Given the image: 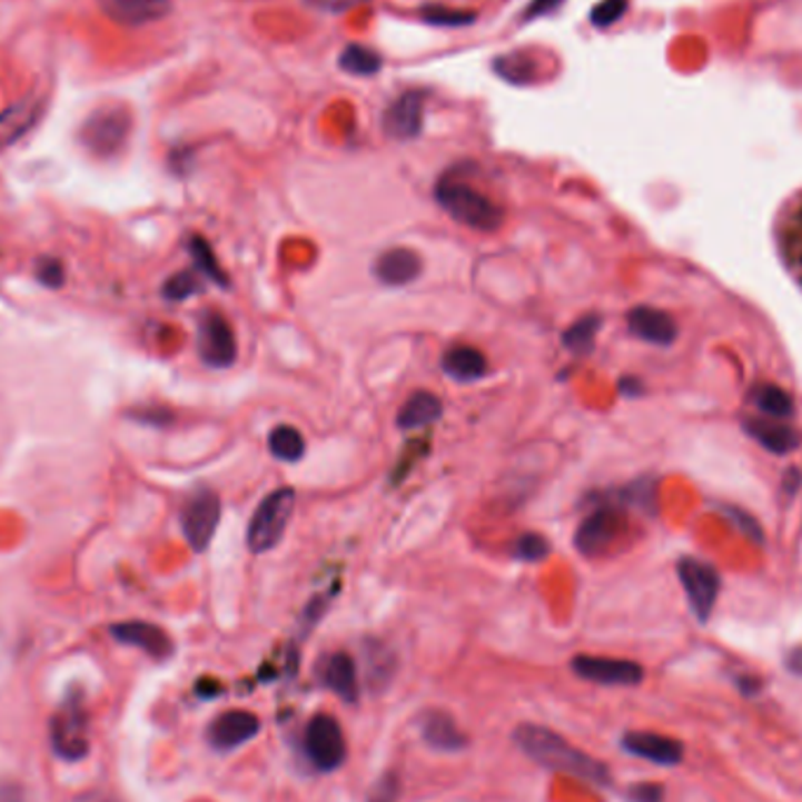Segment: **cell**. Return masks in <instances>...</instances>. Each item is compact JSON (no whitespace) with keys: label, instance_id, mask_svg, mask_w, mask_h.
<instances>
[{"label":"cell","instance_id":"cell-21","mask_svg":"<svg viewBox=\"0 0 802 802\" xmlns=\"http://www.w3.org/2000/svg\"><path fill=\"white\" fill-rule=\"evenodd\" d=\"M103 12L127 27L158 21L169 12V0H101Z\"/></svg>","mask_w":802,"mask_h":802},{"label":"cell","instance_id":"cell-18","mask_svg":"<svg viewBox=\"0 0 802 802\" xmlns=\"http://www.w3.org/2000/svg\"><path fill=\"white\" fill-rule=\"evenodd\" d=\"M420 273H423L420 256L414 249L406 247H393L383 251L374 264V275L385 287H406L414 279H418Z\"/></svg>","mask_w":802,"mask_h":802},{"label":"cell","instance_id":"cell-31","mask_svg":"<svg viewBox=\"0 0 802 802\" xmlns=\"http://www.w3.org/2000/svg\"><path fill=\"white\" fill-rule=\"evenodd\" d=\"M366 671H368V681H372L376 687H380L389 679H393L395 657L389 655L380 643H368L366 645Z\"/></svg>","mask_w":802,"mask_h":802},{"label":"cell","instance_id":"cell-37","mask_svg":"<svg viewBox=\"0 0 802 802\" xmlns=\"http://www.w3.org/2000/svg\"><path fill=\"white\" fill-rule=\"evenodd\" d=\"M36 277L40 285H46L48 289H59L63 285V277H67V273H63V266L59 258H40V261L36 264Z\"/></svg>","mask_w":802,"mask_h":802},{"label":"cell","instance_id":"cell-14","mask_svg":"<svg viewBox=\"0 0 802 802\" xmlns=\"http://www.w3.org/2000/svg\"><path fill=\"white\" fill-rule=\"evenodd\" d=\"M111 636L125 645L143 650V653L154 660H169L171 653H175V643H171L169 634L158 624L150 622H118L111 626Z\"/></svg>","mask_w":802,"mask_h":802},{"label":"cell","instance_id":"cell-34","mask_svg":"<svg viewBox=\"0 0 802 802\" xmlns=\"http://www.w3.org/2000/svg\"><path fill=\"white\" fill-rule=\"evenodd\" d=\"M200 291H202V285H200V279L195 277L192 270H181L177 275H171L162 287V296L167 300H186Z\"/></svg>","mask_w":802,"mask_h":802},{"label":"cell","instance_id":"cell-8","mask_svg":"<svg viewBox=\"0 0 802 802\" xmlns=\"http://www.w3.org/2000/svg\"><path fill=\"white\" fill-rule=\"evenodd\" d=\"M198 355L211 368H230L237 362L235 331L219 310H205L198 317Z\"/></svg>","mask_w":802,"mask_h":802},{"label":"cell","instance_id":"cell-25","mask_svg":"<svg viewBox=\"0 0 802 802\" xmlns=\"http://www.w3.org/2000/svg\"><path fill=\"white\" fill-rule=\"evenodd\" d=\"M746 429L751 432L753 439H755L758 444L765 446V448L772 450V453H779V455L791 453V450H795V448L800 446L798 432L791 429V427L784 425V423H776V420H751V423L746 425Z\"/></svg>","mask_w":802,"mask_h":802},{"label":"cell","instance_id":"cell-19","mask_svg":"<svg viewBox=\"0 0 802 802\" xmlns=\"http://www.w3.org/2000/svg\"><path fill=\"white\" fill-rule=\"evenodd\" d=\"M52 746L67 761H78L88 753V732H85V719L78 706L61 709L52 721Z\"/></svg>","mask_w":802,"mask_h":802},{"label":"cell","instance_id":"cell-23","mask_svg":"<svg viewBox=\"0 0 802 802\" xmlns=\"http://www.w3.org/2000/svg\"><path fill=\"white\" fill-rule=\"evenodd\" d=\"M423 740L437 751H463L467 736L446 711H427L420 721Z\"/></svg>","mask_w":802,"mask_h":802},{"label":"cell","instance_id":"cell-20","mask_svg":"<svg viewBox=\"0 0 802 802\" xmlns=\"http://www.w3.org/2000/svg\"><path fill=\"white\" fill-rule=\"evenodd\" d=\"M628 329L641 340L655 343V345H671L676 338V324L664 310L638 306L626 317Z\"/></svg>","mask_w":802,"mask_h":802},{"label":"cell","instance_id":"cell-4","mask_svg":"<svg viewBox=\"0 0 802 802\" xmlns=\"http://www.w3.org/2000/svg\"><path fill=\"white\" fill-rule=\"evenodd\" d=\"M303 753L319 772L338 770L348 758L340 723L329 713H317L303 730Z\"/></svg>","mask_w":802,"mask_h":802},{"label":"cell","instance_id":"cell-1","mask_svg":"<svg viewBox=\"0 0 802 802\" xmlns=\"http://www.w3.org/2000/svg\"><path fill=\"white\" fill-rule=\"evenodd\" d=\"M514 744L522 749L533 763L547 768L558 774H568L582 782L594 784L598 789H605L613 784L611 770L605 763L596 761L590 753L580 751L571 742L563 740V736L545 725L524 723L516 725L512 732Z\"/></svg>","mask_w":802,"mask_h":802},{"label":"cell","instance_id":"cell-26","mask_svg":"<svg viewBox=\"0 0 802 802\" xmlns=\"http://www.w3.org/2000/svg\"><path fill=\"white\" fill-rule=\"evenodd\" d=\"M188 251H190V258H192L195 268H198V273H202L207 279H211L214 285H219L221 289L230 287V277L226 275L224 266L219 264V258H216L211 245L205 240L202 235H190Z\"/></svg>","mask_w":802,"mask_h":802},{"label":"cell","instance_id":"cell-39","mask_svg":"<svg viewBox=\"0 0 802 802\" xmlns=\"http://www.w3.org/2000/svg\"><path fill=\"white\" fill-rule=\"evenodd\" d=\"M132 418H135L137 423H143V425H154V427H165V425H169L171 420H175V416H171V410H167V408H160V406L132 410Z\"/></svg>","mask_w":802,"mask_h":802},{"label":"cell","instance_id":"cell-36","mask_svg":"<svg viewBox=\"0 0 802 802\" xmlns=\"http://www.w3.org/2000/svg\"><path fill=\"white\" fill-rule=\"evenodd\" d=\"M495 71L497 76L507 78L509 82H516V85H524L531 80V67H524V57L516 55V57H503L495 61Z\"/></svg>","mask_w":802,"mask_h":802},{"label":"cell","instance_id":"cell-17","mask_svg":"<svg viewBox=\"0 0 802 802\" xmlns=\"http://www.w3.org/2000/svg\"><path fill=\"white\" fill-rule=\"evenodd\" d=\"M317 679L324 687H329L343 702H357L359 679L357 664L348 653L324 655L317 664Z\"/></svg>","mask_w":802,"mask_h":802},{"label":"cell","instance_id":"cell-30","mask_svg":"<svg viewBox=\"0 0 802 802\" xmlns=\"http://www.w3.org/2000/svg\"><path fill=\"white\" fill-rule=\"evenodd\" d=\"M755 404L761 406L770 418H789L793 414V402L784 393L782 387L776 385H761L753 395Z\"/></svg>","mask_w":802,"mask_h":802},{"label":"cell","instance_id":"cell-16","mask_svg":"<svg viewBox=\"0 0 802 802\" xmlns=\"http://www.w3.org/2000/svg\"><path fill=\"white\" fill-rule=\"evenodd\" d=\"M42 113H46V99H40L38 95H29L10 103L6 111L0 113V150L24 139L40 122Z\"/></svg>","mask_w":802,"mask_h":802},{"label":"cell","instance_id":"cell-44","mask_svg":"<svg viewBox=\"0 0 802 802\" xmlns=\"http://www.w3.org/2000/svg\"><path fill=\"white\" fill-rule=\"evenodd\" d=\"M740 685L744 690V695H755V692L761 690V683H758V681H742Z\"/></svg>","mask_w":802,"mask_h":802},{"label":"cell","instance_id":"cell-42","mask_svg":"<svg viewBox=\"0 0 802 802\" xmlns=\"http://www.w3.org/2000/svg\"><path fill=\"white\" fill-rule=\"evenodd\" d=\"M563 3V0H533L531 8L526 10V19H533V17H539V14H547L552 12L554 8H558Z\"/></svg>","mask_w":802,"mask_h":802},{"label":"cell","instance_id":"cell-33","mask_svg":"<svg viewBox=\"0 0 802 802\" xmlns=\"http://www.w3.org/2000/svg\"><path fill=\"white\" fill-rule=\"evenodd\" d=\"M420 19L425 24L432 27H444V29H453V27H467L476 19L474 12H463V10H450L444 6H425L420 10Z\"/></svg>","mask_w":802,"mask_h":802},{"label":"cell","instance_id":"cell-38","mask_svg":"<svg viewBox=\"0 0 802 802\" xmlns=\"http://www.w3.org/2000/svg\"><path fill=\"white\" fill-rule=\"evenodd\" d=\"M327 605H329V598H327V596H315V598L306 605V611H303V617H300L303 634H310V628L321 620L324 613H327Z\"/></svg>","mask_w":802,"mask_h":802},{"label":"cell","instance_id":"cell-7","mask_svg":"<svg viewBox=\"0 0 802 802\" xmlns=\"http://www.w3.org/2000/svg\"><path fill=\"white\" fill-rule=\"evenodd\" d=\"M626 533V516L615 507H598L584 516L577 526L575 547L582 556L596 558L608 554V549Z\"/></svg>","mask_w":802,"mask_h":802},{"label":"cell","instance_id":"cell-41","mask_svg":"<svg viewBox=\"0 0 802 802\" xmlns=\"http://www.w3.org/2000/svg\"><path fill=\"white\" fill-rule=\"evenodd\" d=\"M306 3H310V6H315L317 10H324V12L340 14V12L355 10L357 6L366 3V0H306Z\"/></svg>","mask_w":802,"mask_h":802},{"label":"cell","instance_id":"cell-40","mask_svg":"<svg viewBox=\"0 0 802 802\" xmlns=\"http://www.w3.org/2000/svg\"><path fill=\"white\" fill-rule=\"evenodd\" d=\"M628 802H664V786L662 784H634L626 791Z\"/></svg>","mask_w":802,"mask_h":802},{"label":"cell","instance_id":"cell-24","mask_svg":"<svg viewBox=\"0 0 802 802\" xmlns=\"http://www.w3.org/2000/svg\"><path fill=\"white\" fill-rule=\"evenodd\" d=\"M444 416V404L442 399L429 393V389H418V393L410 395L397 414V427L404 432L420 429L432 423H437Z\"/></svg>","mask_w":802,"mask_h":802},{"label":"cell","instance_id":"cell-29","mask_svg":"<svg viewBox=\"0 0 802 802\" xmlns=\"http://www.w3.org/2000/svg\"><path fill=\"white\" fill-rule=\"evenodd\" d=\"M338 63L340 69L345 73L350 76H359V78H368V76H376L383 67V59L374 52L368 50L364 46H357V42H353V46L345 48L338 57Z\"/></svg>","mask_w":802,"mask_h":802},{"label":"cell","instance_id":"cell-32","mask_svg":"<svg viewBox=\"0 0 802 802\" xmlns=\"http://www.w3.org/2000/svg\"><path fill=\"white\" fill-rule=\"evenodd\" d=\"M512 554L514 558L518 561H526V563H539L545 561L549 554H552V545L549 539L545 535L539 533H524L518 535L514 547H512Z\"/></svg>","mask_w":802,"mask_h":802},{"label":"cell","instance_id":"cell-3","mask_svg":"<svg viewBox=\"0 0 802 802\" xmlns=\"http://www.w3.org/2000/svg\"><path fill=\"white\" fill-rule=\"evenodd\" d=\"M294 507V488H277L264 497L247 526V547L251 554H266L279 545L291 522Z\"/></svg>","mask_w":802,"mask_h":802},{"label":"cell","instance_id":"cell-22","mask_svg":"<svg viewBox=\"0 0 802 802\" xmlns=\"http://www.w3.org/2000/svg\"><path fill=\"white\" fill-rule=\"evenodd\" d=\"M444 374L458 383H474L482 380L488 372V359L482 350L472 348V345H453L442 355Z\"/></svg>","mask_w":802,"mask_h":802},{"label":"cell","instance_id":"cell-11","mask_svg":"<svg viewBox=\"0 0 802 802\" xmlns=\"http://www.w3.org/2000/svg\"><path fill=\"white\" fill-rule=\"evenodd\" d=\"M258 730H261V721H258L256 713L247 709H232L216 715L209 723L207 742L216 751H232L254 740Z\"/></svg>","mask_w":802,"mask_h":802},{"label":"cell","instance_id":"cell-6","mask_svg":"<svg viewBox=\"0 0 802 802\" xmlns=\"http://www.w3.org/2000/svg\"><path fill=\"white\" fill-rule=\"evenodd\" d=\"M221 522V497L209 488L195 491L181 509V531L192 552H207Z\"/></svg>","mask_w":802,"mask_h":802},{"label":"cell","instance_id":"cell-45","mask_svg":"<svg viewBox=\"0 0 802 802\" xmlns=\"http://www.w3.org/2000/svg\"><path fill=\"white\" fill-rule=\"evenodd\" d=\"M374 802H387V800H374Z\"/></svg>","mask_w":802,"mask_h":802},{"label":"cell","instance_id":"cell-35","mask_svg":"<svg viewBox=\"0 0 802 802\" xmlns=\"http://www.w3.org/2000/svg\"><path fill=\"white\" fill-rule=\"evenodd\" d=\"M628 10V0H601V3L592 10L590 19L592 24L598 29H608L624 17Z\"/></svg>","mask_w":802,"mask_h":802},{"label":"cell","instance_id":"cell-5","mask_svg":"<svg viewBox=\"0 0 802 802\" xmlns=\"http://www.w3.org/2000/svg\"><path fill=\"white\" fill-rule=\"evenodd\" d=\"M129 137V113L125 108H101L80 127V141L92 156L111 158L120 154Z\"/></svg>","mask_w":802,"mask_h":802},{"label":"cell","instance_id":"cell-15","mask_svg":"<svg viewBox=\"0 0 802 802\" xmlns=\"http://www.w3.org/2000/svg\"><path fill=\"white\" fill-rule=\"evenodd\" d=\"M622 749L636 758H643V761L664 768L679 765L685 755V749L679 740H671V736L655 732H626L622 736Z\"/></svg>","mask_w":802,"mask_h":802},{"label":"cell","instance_id":"cell-9","mask_svg":"<svg viewBox=\"0 0 802 802\" xmlns=\"http://www.w3.org/2000/svg\"><path fill=\"white\" fill-rule=\"evenodd\" d=\"M679 575L692 611H695L700 622H706L721 592L719 573H715V568H711L709 563H702L697 558H683L679 563Z\"/></svg>","mask_w":802,"mask_h":802},{"label":"cell","instance_id":"cell-12","mask_svg":"<svg viewBox=\"0 0 802 802\" xmlns=\"http://www.w3.org/2000/svg\"><path fill=\"white\" fill-rule=\"evenodd\" d=\"M776 245L786 270L802 287V192H798L779 216Z\"/></svg>","mask_w":802,"mask_h":802},{"label":"cell","instance_id":"cell-27","mask_svg":"<svg viewBox=\"0 0 802 802\" xmlns=\"http://www.w3.org/2000/svg\"><path fill=\"white\" fill-rule=\"evenodd\" d=\"M268 448L279 463H298L306 455V439L291 425H277L268 435Z\"/></svg>","mask_w":802,"mask_h":802},{"label":"cell","instance_id":"cell-43","mask_svg":"<svg viewBox=\"0 0 802 802\" xmlns=\"http://www.w3.org/2000/svg\"><path fill=\"white\" fill-rule=\"evenodd\" d=\"M786 664H789V669L793 671V674H795V676H802V647H795V650H791V655H789Z\"/></svg>","mask_w":802,"mask_h":802},{"label":"cell","instance_id":"cell-13","mask_svg":"<svg viewBox=\"0 0 802 802\" xmlns=\"http://www.w3.org/2000/svg\"><path fill=\"white\" fill-rule=\"evenodd\" d=\"M425 118V99L420 92H406L387 106L383 116V129L387 137L397 141H410L420 137Z\"/></svg>","mask_w":802,"mask_h":802},{"label":"cell","instance_id":"cell-2","mask_svg":"<svg viewBox=\"0 0 802 802\" xmlns=\"http://www.w3.org/2000/svg\"><path fill=\"white\" fill-rule=\"evenodd\" d=\"M435 198L453 221L472 230L495 232L505 221L503 207L458 175H444L435 186Z\"/></svg>","mask_w":802,"mask_h":802},{"label":"cell","instance_id":"cell-28","mask_svg":"<svg viewBox=\"0 0 802 802\" xmlns=\"http://www.w3.org/2000/svg\"><path fill=\"white\" fill-rule=\"evenodd\" d=\"M598 329H601V317L584 315L577 321H573L566 334H563V345H566V350H571L573 355H590Z\"/></svg>","mask_w":802,"mask_h":802},{"label":"cell","instance_id":"cell-10","mask_svg":"<svg viewBox=\"0 0 802 802\" xmlns=\"http://www.w3.org/2000/svg\"><path fill=\"white\" fill-rule=\"evenodd\" d=\"M573 674L582 681L598 683V685H638L643 681V666L628 660H613V657H596V655H577L571 662Z\"/></svg>","mask_w":802,"mask_h":802}]
</instances>
